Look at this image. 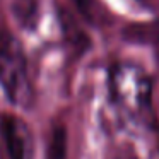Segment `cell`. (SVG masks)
<instances>
[{"label":"cell","instance_id":"cell-1","mask_svg":"<svg viewBox=\"0 0 159 159\" xmlns=\"http://www.w3.org/2000/svg\"><path fill=\"white\" fill-rule=\"evenodd\" d=\"M0 87L9 103L29 106L33 87L28 74V58L21 41L9 29H0Z\"/></svg>","mask_w":159,"mask_h":159},{"label":"cell","instance_id":"cell-2","mask_svg":"<svg viewBox=\"0 0 159 159\" xmlns=\"http://www.w3.org/2000/svg\"><path fill=\"white\" fill-rule=\"evenodd\" d=\"M0 135L11 159H33V135L21 118L16 115H2Z\"/></svg>","mask_w":159,"mask_h":159},{"label":"cell","instance_id":"cell-3","mask_svg":"<svg viewBox=\"0 0 159 159\" xmlns=\"http://www.w3.org/2000/svg\"><path fill=\"white\" fill-rule=\"evenodd\" d=\"M11 11L22 29L34 31L39 22V4L38 0H12Z\"/></svg>","mask_w":159,"mask_h":159},{"label":"cell","instance_id":"cell-4","mask_svg":"<svg viewBox=\"0 0 159 159\" xmlns=\"http://www.w3.org/2000/svg\"><path fill=\"white\" fill-rule=\"evenodd\" d=\"M125 36L139 43H159V22H137L125 26Z\"/></svg>","mask_w":159,"mask_h":159},{"label":"cell","instance_id":"cell-5","mask_svg":"<svg viewBox=\"0 0 159 159\" xmlns=\"http://www.w3.org/2000/svg\"><path fill=\"white\" fill-rule=\"evenodd\" d=\"M50 159H65L67 157V130L62 125H57L50 139Z\"/></svg>","mask_w":159,"mask_h":159},{"label":"cell","instance_id":"cell-6","mask_svg":"<svg viewBox=\"0 0 159 159\" xmlns=\"http://www.w3.org/2000/svg\"><path fill=\"white\" fill-rule=\"evenodd\" d=\"M75 2V7L79 9V12L87 19L91 21V5H93V0H74Z\"/></svg>","mask_w":159,"mask_h":159}]
</instances>
